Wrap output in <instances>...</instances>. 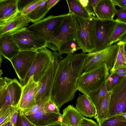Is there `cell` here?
Segmentation results:
<instances>
[{"instance_id":"cell-1","label":"cell","mask_w":126,"mask_h":126,"mask_svg":"<svg viewBox=\"0 0 126 126\" xmlns=\"http://www.w3.org/2000/svg\"><path fill=\"white\" fill-rule=\"evenodd\" d=\"M86 54L83 53L67 55L60 63L55 75L50 99L61 108L72 101L77 90V82L84 72Z\"/></svg>"},{"instance_id":"cell-2","label":"cell","mask_w":126,"mask_h":126,"mask_svg":"<svg viewBox=\"0 0 126 126\" xmlns=\"http://www.w3.org/2000/svg\"><path fill=\"white\" fill-rule=\"evenodd\" d=\"M72 16L75 29L76 40L82 53L93 52L96 48L95 25L97 19L83 18L73 14Z\"/></svg>"},{"instance_id":"cell-3","label":"cell","mask_w":126,"mask_h":126,"mask_svg":"<svg viewBox=\"0 0 126 126\" xmlns=\"http://www.w3.org/2000/svg\"><path fill=\"white\" fill-rule=\"evenodd\" d=\"M109 72L105 64L84 72L78 79L77 90L88 96L90 93L103 86L110 75Z\"/></svg>"},{"instance_id":"cell-4","label":"cell","mask_w":126,"mask_h":126,"mask_svg":"<svg viewBox=\"0 0 126 126\" xmlns=\"http://www.w3.org/2000/svg\"><path fill=\"white\" fill-rule=\"evenodd\" d=\"M67 14L65 13L57 16H49L34 23L27 28L45 39L47 43V47L54 51H58L57 42L52 34Z\"/></svg>"},{"instance_id":"cell-5","label":"cell","mask_w":126,"mask_h":126,"mask_svg":"<svg viewBox=\"0 0 126 126\" xmlns=\"http://www.w3.org/2000/svg\"><path fill=\"white\" fill-rule=\"evenodd\" d=\"M117 43L102 50L86 54L84 65V72L91 70L103 64L106 65L110 72L113 66Z\"/></svg>"},{"instance_id":"cell-6","label":"cell","mask_w":126,"mask_h":126,"mask_svg":"<svg viewBox=\"0 0 126 126\" xmlns=\"http://www.w3.org/2000/svg\"><path fill=\"white\" fill-rule=\"evenodd\" d=\"M34 62L26 77L19 82L22 87L25 86L30 77L39 82L47 72L53 61V53L46 47L37 50Z\"/></svg>"},{"instance_id":"cell-7","label":"cell","mask_w":126,"mask_h":126,"mask_svg":"<svg viewBox=\"0 0 126 126\" xmlns=\"http://www.w3.org/2000/svg\"><path fill=\"white\" fill-rule=\"evenodd\" d=\"M20 51L38 50L47 47L46 40L26 27L10 32Z\"/></svg>"},{"instance_id":"cell-8","label":"cell","mask_w":126,"mask_h":126,"mask_svg":"<svg viewBox=\"0 0 126 126\" xmlns=\"http://www.w3.org/2000/svg\"><path fill=\"white\" fill-rule=\"evenodd\" d=\"M126 111V76L122 78L112 91L107 118Z\"/></svg>"},{"instance_id":"cell-9","label":"cell","mask_w":126,"mask_h":126,"mask_svg":"<svg viewBox=\"0 0 126 126\" xmlns=\"http://www.w3.org/2000/svg\"><path fill=\"white\" fill-rule=\"evenodd\" d=\"M37 50L20 51L9 60L20 82L26 77L35 60Z\"/></svg>"},{"instance_id":"cell-10","label":"cell","mask_w":126,"mask_h":126,"mask_svg":"<svg viewBox=\"0 0 126 126\" xmlns=\"http://www.w3.org/2000/svg\"><path fill=\"white\" fill-rule=\"evenodd\" d=\"M117 21L116 19L111 20L97 19L95 25L96 48L93 52L102 50L111 46V36Z\"/></svg>"},{"instance_id":"cell-11","label":"cell","mask_w":126,"mask_h":126,"mask_svg":"<svg viewBox=\"0 0 126 126\" xmlns=\"http://www.w3.org/2000/svg\"><path fill=\"white\" fill-rule=\"evenodd\" d=\"M72 15L68 13L53 33V36L57 42L58 48L65 42L76 41L75 29Z\"/></svg>"},{"instance_id":"cell-12","label":"cell","mask_w":126,"mask_h":126,"mask_svg":"<svg viewBox=\"0 0 126 126\" xmlns=\"http://www.w3.org/2000/svg\"><path fill=\"white\" fill-rule=\"evenodd\" d=\"M4 79L7 83V89L4 99L0 104V114L8 107L18 108L23 88L16 78L5 77Z\"/></svg>"},{"instance_id":"cell-13","label":"cell","mask_w":126,"mask_h":126,"mask_svg":"<svg viewBox=\"0 0 126 126\" xmlns=\"http://www.w3.org/2000/svg\"><path fill=\"white\" fill-rule=\"evenodd\" d=\"M22 87L18 106L20 111L29 109L35 104L36 98L40 89L39 82L34 80L33 76L30 77L26 85Z\"/></svg>"},{"instance_id":"cell-14","label":"cell","mask_w":126,"mask_h":126,"mask_svg":"<svg viewBox=\"0 0 126 126\" xmlns=\"http://www.w3.org/2000/svg\"><path fill=\"white\" fill-rule=\"evenodd\" d=\"M57 68L54 66L52 63L38 82L40 89L36 98V102L42 98H50L54 77Z\"/></svg>"},{"instance_id":"cell-15","label":"cell","mask_w":126,"mask_h":126,"mask_svg":"<svg viewBox=\"0 0 126 126\" xmlns=\"http://www.w3.org/2000/svg\"><path fill=\"white\" fill-rule=\"evenodd\" d=\"M20 51L10 32L0 36V53L2 56L9 61Z\"/></svg>"},{"instance_id":"cell-16","label":"cell","mask_w":126,"mask_h":126,"mask_svg":"<svg viewBox=\"0 0 126 126\" xmlns=\"http://www.w3.org/2000/svg\"><path fill=\"white\" fill-rule=\"evenodd\" d=\"M30 22L27 17L19 12L13 17L0 24V36L25 28Z\"/></svg>"},{"instance_id":"cell-17","label":"cell","mask_w":126,"mask_h":126,"mask_svg":"<svg viewBox=\"0 0 126 126\" xmlns=\"http://www.w3.org/2000/svg\"><path fill=\"white\" fill-rule=\"evenodd\" d=\"M62 115L61 113H47L43 110L32 114L25 115L35 126H45L59 122V119Z\"/></svg>"},{"instance_id":"cell-18","label":"cell","mask_w":126,"mask_h":126,"mask_svg":"<svg viewBox=\"0 0 126 126\" xmlns=\"http://www.w3.org/2000/svg\"><path fill=\"white\" fill-rule=\"evenodd\" d=\"M117 10L112 0H100L96 7L95 13L98 19L113 20Z\"/></svg>"},{"instance_id":"cell-19","label":"cell","mask_w":126,"mask_h":126,"mask_svg":"<svg viewBox=\"0 0 126 126\" xmlns=\"http://www.w3.org/2000/svg\"><path fill=\"white\" fill-rule=\"evenodd\" d=\"M18 0H0V24L15 16L19 12L17 7Z\"/></svg>"},{"instance_id":"cell-20","label":"cell","mask_w":126,"mask_h":126,"mask_svg":"<svg viewBox=\"0 0 126 126\" xmlns=\"http://www.w3.org/2000/svg\"><path fill=\"white\" fill-rule=\"evenodd\" d=\"M84 117L73 105H69L63 110L61 123L67 126H79Z\"/></svg>"},{"instance_id":"cell-21","label":"cell","mask_w":126,"mask_h":126,"mask_svg":"<svg viewBox=\"0 0 126 126\" xmlns=\"http://www.w3.org/2000/svg\"><path fill=\"white\" fill-rule=\"evenodd\" d=\"M76 108L83 116L91 118L95 116L96 110L94 105L88 97L84 94L78 97Z\"/></svg>"},{"instance_id":"cell-22","label":"cell","mask_w":126,"mask_h":126,"mask_svg":"<svg viewBox=\"0 0 126 126\" xmlns=\"http://www.w3.org/2000/svg\"><path fill=\"white\" fill-rule=\"evenodd\" d=\"M112 91H108L106 95L101 104L96 110L94 118L99 125L107 118L109 111V105Z\"/></svg>"},{"instance_id":"cell-23","label":"cell","mask_w":126,"mask_h":126,"mask_svg":"<svg viewBox=\"0 0 126 126\" xmlns=\"http://www.w3.org/2000/svg\"><path fill=\"white\" fill-rule=\"evenodd\" d=\"M66 1L68 7L69 13L83 18H92L78 0H66Z\"/></svg>"},{"instance_id":"cell-24","label":"cell","mask_w":126,"mask_h":126,"mask_svg":"<svg viewBox=\"0 0 126 126\" xmlns=\"http://www.w3.org/2000/svg\"><path fill=\"white\" fill-rule=\"evenodd\" d=\"M117 47L113 67L110 71L111 73L119 68L126 66V56L124 49L125 43H117Z\"/></svg>"},{"instance_id":"cell-25","label":"cell","mask_w":126,"mask_h":126,"mask_svg":"<svg viewBox=\"0 0 126 126\" xmlns=\"http://www.w3.org/2000/svg\"><path fill=\"white\" fill-rule=\"evenodd\" d=\"M49 11L47 8V0H43L38 6L25 16L30 22L34 23L42 19Z\"/></svg>"},{"instance_id":"cell-26","label":"cell","mask_w":126,"mask_h":126,"mask_svg":"<svg viewBox=\"0 0 126 126\" xmlns=\"http://www.w3.org/2000/svg\"><path fill=\"white\" fill-rule=\"evenodd\" d=\"M108 92L105 82L101 87L91 92L89 94L88 97L94 105L95 110L101 104Z\"/></svg>"},{"instance_id":"cell-27","label":"cell","mask_w":126,"mask_h":126,"mask_svg":"<svg viewBox=\"0 0 126 126\" xmlns=\"http://www.w3.org/2000/svg\"><path fill=\"white\" fill-rule=\"evenodd\" d=\"M117 19V22L111 36L110 45L117 42L119 38L126 31V22Z\"/></svg>"},{"instance_id":"cell-28","label":"cell","mask_w":126,"mask_h":126,"mask_svg":"<svg viewBox=\"0 0 126 126\" xmlns=\"http://www.w3.org/2000/svg\"><path fill=\"white\" fill-rule=\"evenodd\" d=\"M81 48L76 41L65 42L58 48L59 53L61 55L66 54L67 55L74 53L77 50Z\"/></svg>"},{"instance_id":"cell-29","label":"cell","mask_w":126,"mask_h":126,"mask_svg":"<svg viewBox=\"0 0 126 126\" xmlns=\"http://www.w3.org/2000/svg\"><path fill=\"white\" fill-rule=\"evenodd\" d=\"M99 126H126V119L121 116H115L105 119Z\"/></svg>"},{"instance_id":"cell-30","label":"cell","mask_w":126,"mask_h":126,"mask_svg":"<svg viewBox=\"0 0 126 126\" xmlns=\"http://www.w3.org/2000/svg\"><path fill=\"white\" fill-rule=\"evenodd\" d=\"M50 98L46 97L36 101L35 104L31 108L21 111H19L25 115H28L44 110L46 103Z\"/></svg>"},{"instance_id":"cell-31","label":"cell","mask_w":126,"mask_h":126,"mask_svg":"<svg viewBox=\"0 0 126 126\" xmlns=\"http://www.w3.org/2000/svg\"><path fill=\"white\" fill-rule=\"evenodd\" d=\"M83 6L86 9L89 15L93 18L97 19L95 10L100 0H78Z\"/></svg>"},{"instance_id":"cell-32","label":"cell","mask_w":126,"mask_h":126,"mask_svg":"<svg viewBox=\"0 0 126 126\" xmlns=\"http://www.w3.org/2000/svg\"><path fill=\"white\" fill-rule=\"evenodd\" d=\"M122 78L117 74H110L106 81L107 91H112L114 87Z\"/></svg>"},{"instance_id":"cell-33","label":"cell","mask_w":126,"mask_h":126,"mask_svg":"<svg viewBox=\"0 0 126 126\" xmlns=\"http://www.w3.org/2000/svg\"><path fill=\"white\" fill-rule=\"evenodd\" d=\"M18 110V108L10 106L6 108L0 114V126L6 121L11 119L15 111Z\"/></svg>"},{"instance_id":"cell-34","label":"cell","mask_w":126,"mask_h":126,"mask_svg":"<svg viewBox=\"0 0 126 126\" xmlns=\"http://www.w3.org/2000/svg\"><path fill=\"white\" fill-rule=\"evenodd\" d=\"M59 108L55 103L50 98L46 103L44 110L46 112L60 114Z\"/></svg>"},{"instance_id":"cell-35","label":"cell","mask_w":126,"mask_h":126,"mask_svg":"<svg viewBox=\"0 0 126 126\" xmlns=\"http://www.w3.org/2000/svg\"><path fill=\"white\" fill-rule=\"evenodd\" d=\"M15 126H35L27 119L25 115L18 111Z\"/></svg>"},{"instance_id":"cell-36","label":"cell","mask_w":126,"mask_h":126,"mask_svg":"<svg viewBox=\"0 0 126 126\" xmlns=\"http://www.w3.org/2000/svg\"><path fill=\"white\" fill-rule=\"evenodd\" d=\"M43 1V0H34L20 13L22 15L25 16L35 9Z\"/></svg>"},{"instance_id":"cell-37","label":"cell","mask_w":126,"mask_h":126,"mask_svg":"<svg viewBox=\"0 0 126 126\" xmlns=\"http://www.w3.org/2000/svg\"><path fill=\"white\" fill-rule=\"evenodd\" d=\"M7 83L4 78L0 77V104L2 102L6 94L7 89Z\"/></svg>"},{"instance_id":"cell-38","label":"cell","mask_w":126,"mask_h":126,"mask_svg":"<svg viewBox=\"0 0 126 126\" xmlns=\"http://www.w3.org/2000/svg\"><path fill=\"white\" fill-rule=\"evenodd\" d=\"M99 124L92 119L83 118L80 121L79 126H99Z\"/></svg>"},{"instance_id":"cell-39","label":"cell","mask_w":126,"mask_h":126,"mask_svg":"<svg viewBox=\"0 0 126 126\" xmlns=\"http://www.w3.org/2000/svg\"><path fill=\"white\" fill-rule=\"evenodd\" d=\"M63 57L58 52L54 51L53 53V64L54 66L58 68L61 62L63 60Z\"/></svg>"},{"instance_id":"cell-40","label":"cell","mask_w":126,"mask_h":126,"mask_svg":"<svg viewBox=\"0 0 126 126\" xmlns=\"http://www.w3.org/2000/svg\"><path fill=\"white\" fill-rule=\"evenodd\" d=\"M115 15L118 20L126 22V9L120 8L117 10Z\"/></svg>"},{"instance_id":"cell-41","label":"cell","mask_w":126,"mask_h":126,"mask_svg":"<svg viewBox=\"0 0 126 126\" xmlns=\"http://www.w3.org/2000/svg\"><path fill=\"white\" fill-rule=\"evenodd\" d=\"M34 0H18L17 7L18 11L20 12L26 7Z\"/></svg>"},{"instance_id":"cell-42","label":"cell","mask_w":126,"mask_h":126,"mask_svg":"<svg viewBox=\"0 0 126 126\" xmlns=\"http://www.w3.org/2000/svg\"><path fill=\"white\" fill-rule=\"evenodd\" d=\"M117 74L122 78L126 76V66L120 67L110 74Z\"/></svg>"},{"instance_id":"cell-43","label":"cell","mask_w":126,"mask_h":126,"mask_svg":"<svg viewBox=\"0 0 126 126\" xmlns=\"http://www.w3.org/2000/svg\"><path fill=\"white\" fill-rule=\"evenodd\" d=\"M115 6H118L121 8L126 9V0H112Z\"/></svg>"},{"instance_id":"cell-44","label":"cell","mask_w":126,"mask_h":126,"mask_svg":"<svg viewBox=\"0 0 126 126\" xmlns=\"http://www.w3.org/2000/svg\"><path fill=\"white\" fill-rule=\"evenodd\" d=\"M59 1V0H47V6L48 10L49 11L50 8Z\"/></svg>"},{"instance_id":"cell-45","label":"cell","mask_w":126,"mask_h":126,"mask_svg":"<svg viewBox=\"0 0 126 126\" xmlns=\"http://www.w3.org/2000/svg\"><path fill=\"white\" fill-rule=\"evenodd\" d=\"M18 112V110H16L11 117L10 120L14 126H15L16 124Z\"/></svg>"},{"instance_id":"cell-46","label":"cell","mask_w":126,"mask_h":126,"mask_svg":"<svg viewBox=\"0 0 126 126\" xmlns=\"http://www.w3.org/2000/svg\"><path fill=\"white\" fill-rule=\"evenodd\" d=\"M119 41L124 42L126 41V31L119 39L118 42Z\"/></svg>"},{"instance_id":"cell-47","label":"cell","mask_w":126,"mask_h":126,"mask_svg":"<svg viewBox=\"0 0 126 126\" xmlns=\"http://www.w3.org/2000/svg\"><path fill=\"white\" fill-rule=\"evenodd\" d=\"M61 123L60 122H58L52 124L45 126H61Z\"/></svg>"},{"instance_id":"cell-48","label":"cell","mask_w":126,"mask_h":126,"mask_svg":"<svg viewBox=\"0 0 126 126\" xmlns=\"http://www.w3.org/2000/svg\"><path fill=\"white\" fill-rule=\"evenodd\" d=\"M117 115H120L122 116L126 119V111L121 113Z\"/></svg>"},{"instance_id":"cell-49","label":"cell","mask_w":126,"mask_h":126,"mask_svg":"<svg viewBox=\"0 0 126 126\" xmlns=\"http://www.w3.org/2000/svg\"><path fill=\"white\" fill-rule=\"evenodd\" d=\"M5 126H14L11 120L8 122Z\"/></svg>"},{"instance_id":"cell-50","label":"cell","mask_w":126,"mask_h":126,"mask_svg":"<svg viewBox=\"0 0 126 126\" xmlns=\"http://www.w3.org/2000/svg\"><path fill=\"white\" fill-rule=\"evenodd\" d=\"M125 43V45H124V49H125V53L126 55V41L125 42H124Z\"/></svg>"},{"instance_id":"cell-51","label":"cell","mask_w":126,"mask_h":126,"mask_svg":"<svg viewBox=\"0 0 126 126\" xmlns=\"http://www.w3.org/2000/svg\"><path fill=\"white\" fill-rule=\"evenodd\" d=\"M61 126H67L64 124L61 123Z\"/></svg>"}]
</instances>
